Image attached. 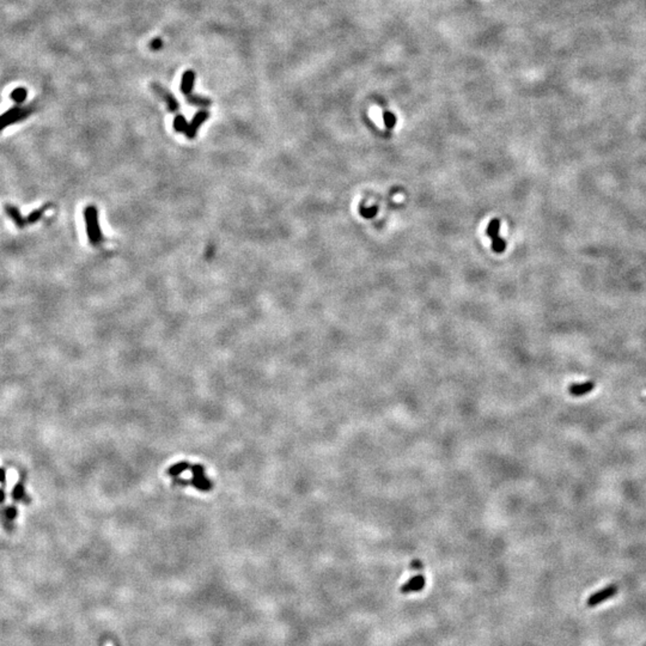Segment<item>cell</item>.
Masks as SVG:
<instances>
[{"instance_id":"7","label":"cell","mask_w":646,"mask_h":646,"mask_svg":"<svg viewBox=\"0 0 646 646\" xmlns=\"http://www.w3.org/2000/svg\"><path fill=\"white\" fill-rule=\"evenodd\" d=\"M425 584H426L425 577H424L423 574H418L410 578L409 580H407V582L401 586L400 590H401L402 594L418 593V591H421L424 588H425Z\"/></svg>"},{"instance_id":"3","label":"cell","mask_w":646,"mask_h":646,"mask_svg":"<svg viewBox=\"0 0 646 646\" xmlns=\"http://www.w3.org/2000/svg\"><path fill=\"white\" fill-rule=\"evenodd\" d=\"M151 89L153 90L157 96L161 97L164 102H166L167 108L169 112L171 113H176L178 109H180V104H178V101L175 98V96L172 95L170 91H167V89H164L161 84L157 83H152L151 84Z\"/></svg>"},{"instance_id":"11","label":"cell","mask_w":646,"mask_h":646,"mask_svg":"<svg viewBox=\"0 0 646 646\" xmlns=\"http://www.w3.org/2000/svg\"><path fill=\"white\" fill-rule=\"evenodd\" d=\"M186 99H187L188 103L200 108H209L210 105L212 104V101H211L210 98L204 96H200V95H194V94L186 95Z\"/></svg>"},{"instance_id":"4","label":"cell","mask_w":646,"mask_h":646,"mask_svg":"<svg viewBox=\"0 0 646 646\" xmlns=\"http://www.w3.org/2000/svg\"><path fill=\"white\" fill-rule=\"evenodd\" d=\"M499 226H501V223H499V219H492L490 225L487 228V234L490 235L492 239V248L496 253H502L505 250V247H506V243L505 240L499 237Z\"/></svg>"},{"instance_id":"15","label":"cell","mask_w":646,"mask_h":646,"mask_svg":"<svg viewBox=\"0 0 646 646\" xmlns=\"http://www.w3.org/2000/svg\"><path fill=\"white\" fill-rule=\"evenodd\" d=\"M43 213H45V207H43V209L36 210V211H34V212H31L30 215L26 217V219H28V223L32 224V223H36V221H39L40 218H41L43 215Z\"/></svg>"},{"instance_id":"12","label":"cell","mask_w":646,"mask_h":646,"mask_svg":"<svg viewBox=\"0 0 646 646\" xmlns=\"http://www.w3.org/2000/svg\"><path fill=\"white\" fill-rule=\"evenodd\" d=\"M26 95H28V93H26L25 89H24V88H17V89H15L12 93H11L10 97H11V99H12L13 102H16L17 104H21V103H23L24 101H25Z\"/></svg>"},{"instance_id":"16","label":"cell","mask_w":646,"mask_h":646,"mask_svg":"<svg viewBox=\"0 0 646 646\" xmlns=\"http://www.w3.org/2000/svg\"><path fill=\"white\" fill-rule=\"evenodd\" d=\"M4 517L6 521H13L17 517V509L16 506H9L4 511Z\"/></svg>"},{"instance_id":"20","label":"cell","mask_w":646,"mask_h":646,"mask_svg":"<svg viewBox=\"0 0 646 646\" xmlns=\"http://www.w3.org/2000/svg\"><path fill=\"white\" fill-rule=\"evenodd\" d=\"M6 481V473H5V469L0 468V482L5 483Z\"/></svg>"},{"instance_id":"10","label":"cell","mask_w":646,"mask_h":646,"mask_svg":"<svg viewBox=\"0 0 646 646\" xmlns=\"http://www.w3.org/2000/svg\"><path fill=\"white\" fill-rule=\"evenodd\" d=\"M194 82H195V73H194L191 70H188L183 73L182 77V82H181V93L183 95H189L193 90L194 86Z\"/></svg>"},{"instance_id":"6","label":"cell","mask_w":646,"mask_h":646,"mask_svg":"<svg viewBox=\"0 0 646 646\" xmlns=\"http://www.w3.org/2000/svg\"><path fill=\"white\" fill-rule=\"evenodd\" d=\"M209 118H210V113L207 112V110H200V112L196 113V114L194 115L191 122L188 125L187 131H186L185 133L186 137H187L188 139H194V138L196 137V134H198L200 127H201V125L205 122V121L209 120Z\"/></svg>"},{"instance_id":"17","label":"cell","mask_w":646,"mask_h":646,"mask_svg":"<svg viewBox=\"0 0 646 646\" xmlns=\"http://www.w3.org/2000/svg\"><path fill=\"white\" fill-rule=\"evenodd\" d=\"M150 47L152 50H159L162 47H163V41H162L159 37H156L155 40H152L150 43Z\"/></svg>"},{"instance_id":"14","label":"cell","mask_w":646,"mask_h":646,"mask_svg":"<svg viewBox=\"0 0 646 646\" xmlns=\"http://www.w3.org/2000/svg\"><path fill=\"white\" fill-rule=\"evenodd\" d=\"M24 497H25V490H24L23 482H18L12 491L13 501H22Z\"/></svg>"},{"instance_id":"5","label":"cell","mask_w":646,"mask_h":646,"mask_svg":"<svg viewBox=\"0 0 646 646\" xmlns=\"http://www.w3.org/2000/svg\"><path fill=\"white\" fill-rule=\"evenodd\" d=\"M616 593H618V586L614 585V584L607 586V588L602 589V590L599 591H596V593L591 595V596L588 598V605L589 607H595V605L601 604L602 602L614 597Z\"/></svg>"},{"instance_id":"21","label":"cell","mask_w":646,"mask_h":646,"mask_svg":"<svg viewBox=\"0 0 646 646\" xmlns=\"http://www.w3.org/2000/svg\"><path fill=\"white\" fill-rule=\"evenodd\" d=\"M4 501H5V492H4V490H1V488H0V504H1V502H4Z\"/></svg>"},{"instance_id":"19","label":"cell","mask_w":646,"mask_h":646,"mask_svg":"<svg viewBox=\"0 0 646 646\" xmlns=\"http://www.w3.org/2000/svg\"><path fill=\"white\" fill-rule=\"evenodd\" d=\"M410 569H412V570H421V569H423V564H421V561L414 560L412 564H410Z\"/></svg>"},{"instance_id":"1","label":"cell","mask_w":646,"mask_h":646,"mask_svg":"<svg viewBox=\"0 0 646 646\" xmlns=\"http://www.w3.org/2000/svg\"><path fill=\"white\" fill-rule=\"evenodd\" d=\"M85 217L86 234H88L89 242L93 245H99L104 240L102 230L98 223V212L95 206H88L84 211Z\"/></svg>"},{"instance_id":"13","label":"cell","mask_w":646,"mask_h":646,"mask_svg":"<svg viewBox=\"0 0 646 646\" xmlns=\"http://www.w3.org/2000/svg\"><path fill=\"white\" fill-rule=\"evenodd\" d=\"M188 128V122L183 115H176L174 119V129L176 132H183L186 133Z\"/></svg>"},{"instance_id":"8","label":"cell","mask_w":646,"mask_h":646,"mask_svg":"<svg viewBox=\"0 0 646 646\" xmlns=\"http://www.w3.org/2000/svg\"><path fill=\"white\" fill-rule=\"evenodd\" d=\"M594 388H595L594 381H588V382L580 383V384H579V383H574V384H571L569 386V389H567V390H569V393L571 394L572 396L579 397V396H584V395H586V394L591 393V391L594 390Z\"/></svg>"},{"instance_id":"9","label":"cell","mask_w":646,"mask_h":646,"mask_svg":"<svg viewBox=\"0 0 646 646\" xmlns=\"http://www.w3.org/2000/svg\"><path fill=\"white\" fill-rule=\"evenodd\" d=\"M5 212L9 217L12 219L13 223L18 226V228H24V226L28 225V219L24 218L23 215H21L20 210L17 207L12 206V205H5Z\"/></svg>"},{"instance_id":"18","label":"cell","mask_w":646,"mask_h":646,"mask_svg":"<svg viewBox=\"0 0 646 646\" xmlns=\"http://www.w3.org/2000/svg\"><path fill=\"white\" fill-rule=\"evenodd\" d=\"M384 120L386 126L389 127H393L394 123H395V118H394L393 114H388V113H386V114H384Z\"/></svg>"},{"instance_id":"2","label":"cell","mask_w":646,"mask_h":646,"mask_svg":"<svg viewBox=\"0 0 646 646\" xmlns=\"http://www.w3.org/2000/svg\"><path fill=\"white\" fill-rule=\"evenodd\" d=\"M31 108H22V107H15L11 108V109L5 112L4 114L0 115V132L2 131L4 128L9 127L10 125L16 122H20V121L24 120V119L28 118V115L30 114Z\"/></svg>"}]
</instances>
